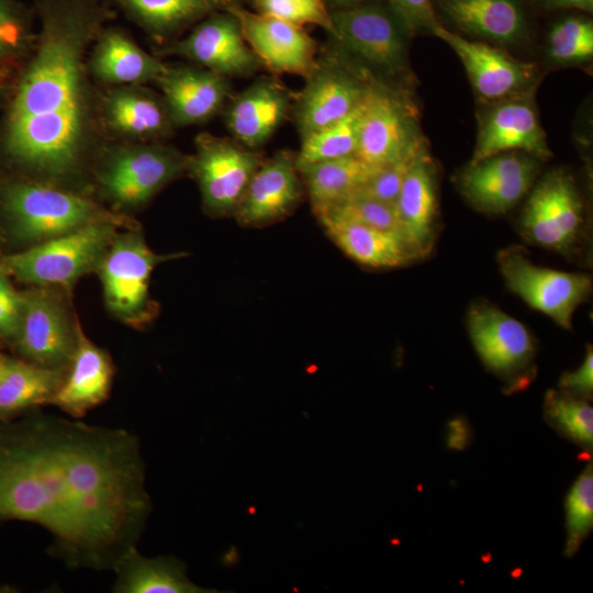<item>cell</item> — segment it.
Returning <instances> with one entry per match:
<instances>
[{"instance_id":"cell-1","label":"cell","mask_w":593,"mask_h":593,"mask_svg":"<svg viewBox=\"0 0 593 593\" xmlns=\"http://www.w3.org/2000/svg\"><path fill=\"white\" fill-rule=\"evenodd\" d=\"M137 436L33 409L0 422V525L52 536L68 569L113 570L142 536L153 505Z\"/></svg>"},{"instance_id":"cell-2","label":"cell","mask_w":593,"mask_h":593,"mask_svg":"<svg viewBox=\"0 0 593 593\" xmlns=\"http://www.w3.org/2000/svg\"><path fill=\"white\" fill-rule=\"evenodd\" d=\"M41 30L7 109L1 146L38 181L83 169L96 135L86 54L113 11L101 0H35Z\"/></svg>"},{"instance_id":"cell-3","label":"cell","mask_w":593,"mask_h":593,"mask_svg":"<svg viewBox=\"0 0 593 593\" xmlns=\"http://www.w3.org/2000/svg\"><path fill=\"white\" fill-rule=\"evenodd\" d=\"M1 209L12 235L31 245L98 222L136 226L126 215L80 193L38 180L7 184L1 191Z\"/></svg>"},{"instance_id":"cell-4","label":"cell","mask_w":593,"mask_h":593,"mask_svg":"<svg viewBox=\"0 0 593 593\" xmlns=\"http://www.w3.org/2000/svg\"><path fill=\"white\" fill-rule=\"evenodd\" d=\"M332 43L377 78L401 88L410 78L403 19L389 5L362 2L331 11Z\"/></svg>"},{"instance_id":"cell-5","label":"cell","mask_w":593,"mask_h":593,"mask_svg":"<svg viewBox=\"0 0 593 593\" xmlns=\"http://www.w3.org/2000/svg\"><path fill=\"white\" fill-rule=\"evenodd\" d=\"M120 227L111 222L89 224L4 256L0 267L22 283L66 292L97 269Z\"/></svg>"},{"instance_id":"cell-6","label":"cell","mask_w":593,"mask_h":593,"mask_svg":"<svg viewBox=\"0 0 593 593\" xmlns=\"http://www.w3.org/2000/svg\"><path fill=\"white\" fill-rule=\"evenodd\" d=\"M190 155L163 144L113 146L102 155L96 178L114 210H136L188 172Z\"/></svg>"},{"instance_id":"cell-7","label":"cell","mask_w":593,"mask_h":593,"mask_svg":"<svg viewBox=\"0 0 593 593\" xmlns=\"http://www.w3.org/2000/svg\"><path fill=\"white\" fill-rule=\"evenodd\" d=\"M427 150L412 103L402 88L368 70L360 102L356 156L379 169Z\"/></svg>"},{"instance_id":"cell-8","label":"cell","mask_w":593,"mask_h":593,"mask_svg":"<svg viewBox=\"0 0 593 593\" xmlns=\"http://www.w3.org/2000/svg\"><path fill=\"white\" fill-rule=\"evenodd\" d=\"M178 257L181 254H156L136 227L118 231L96 269L109 312L128 326L144 327L157 307L149 293L150 276L157 265Z\"/></svg>"},{"instance_id":"cell-9","label":"cell","mask_w":593,"mask_h":593,"mask_svg":"<svg viewBox=\"0 0 593 593\" xmlns=\"http://www.w3.org/2000/svg\"><path fill=\"white\" fill-rule=\"evenodd\" d=\"M294 92L291 119L299 136L309 134L350 114L368 86V70L333 43L318 53L313 71Z\"/></svg>"},{"instance_id":"cell-10","label":"cell","mask_w":593,"mask_h":593,"mask_svg":"<svg viewBox=\"0 0 593 593\" xmlns=\"http://www.w3.org/2000/svg\"><path fill=\"white\" fill-rule=\"evenodd\" d=\"M467 329L480 360L503 383L506 394L527 389L537 373V349L522 322L478 299L468 309Z\"/></svg>"},{"instance_id":"cell-11","label":"cell","mask_w":593,"mask_h":593,"mask_svg":"<svg viewBox=\"0 0 593 593\" xmlns=\"http://www.w3.org/2000/svg\"><path fill=\"white\" fill-rule=\"evenodd\" d=\"M519 226L529 243L575 257L585 244L588 225L584 202L571 175L563 170L547 174L532 190Z\"/></svg>"},{"instance_id":"cell-12","label":"cell","mask_w":593,"mask_h":593,"mask_svg":"<svg viewBox=\"0 0 593 593\" xmlns=\"http://www.w3.org/2000/svg\"><path fill=\"white\" fill-rule=\"evenodd\" d=\"M64 292L37 286L21 292L20 316L11 343L21 359L45 368H68L80 325L75 323Z\"/></svg>"},{"instance_id":"cell-13","label":"cell","mask_w":593,"mask_h":593,"mask_svg":"<svg viewBox=\"0 0 593 593\" xmlns=\"http://www.w3.org/2000/svg\"><path fill=\"white\" fill-rule=\"evenodd\" d=\"M264 159L232 137L198 134L188 172L198 183L204 210L215 216L234 214Z\"/></svg>"},{"instance_id":"cell-14","label":"cell","mask_w":593,"mask_h":593,"mask_svg":"<svg viewBox=\"0 0 593 593\" xmlns=\"http://www.w3.org/2000/svg\"><path fill=\"white\" fill-rule=\"evenodd\" d=\"M497 264L507 288L530 307L546 314L564 329H572L577 307L592 292V277L540 267L517 245L499 251Z\"/></svg>"},{"instance_id":"cell-15","label":"cell","mask_w":593,"mask_h":593,"mask_svg":"<svg viewBox=\"0 0 593 593\" xmlns=\"http://www.w3.org/2000/svg\"><path fill=\"white\" fill-rule=\"evenodd\" d=\"M224 11L238 21L242 34L261 65L273 76L306 78L315 68L318 48L304 27L259 14L235 0Z\"/></svg>"},{"instance_id":"cell-16","label":"cell","mask_w":593,"mask_h":593,"mask_svg":"<svg viewBox=\"0 0 593 593\" xmlns=\"http://www.w3.org/2000/svg\"><path fill=\"white\" fill-rule=\"evenodd\" d=\"M159 55L183 57L227 78L249 77L261 69L237 19L227 11L208 15L186 37L164 47Z\"/></svg>"},{"instance_id":"cell-17","label":"cell","mask_w":593,"mask_h":593,"mask_svg":"<svg viewBox=\"0 0 593 593\" xmlns=\"http://www.w3.org/2000/svg\"><path fill=\"white\" fill-rule=\"evenodd\" d=\"M538 159L524 152H505L469 166L459 178L465 198L486 214H503L532 189Z\"/></svg>"},{"instance_id":"cell-18","label":"cell","mask_w":593,"mask_h":593,"mask_svg":"<svg viewBox=\"0 0 593 593\" xmlns=\"http://www.w3.org/2000/svg\"><path fill=\"white\" fill-rule=\"evenodd\" d=\"M514 150L527 153L538 160H546L552 155L527 92L497 100L484 112L470 164Z\"/></svg>"},{"instance_id":"cell-19","label":"cell","mask_w":593,"mask_h":593,"mask_svg":"<svg viewBox=\"0 0 593 593\" xmlns=\"http://www.w3.org/2000/svg\"><path fill=\"white\" fill-rule=\"evenodd\" d=\"M294 92L278 76L257 78L223 108L231 137L250 149L264 146L290 116Z\"/></svg>"},{"instance_id":"cell-20","label":"cell","mask_w":593,"mask_h":593,"mask_svg":"<svg viewBox=\"0 0 593 593\" xmlns=\"http://www.w3.org/2000/svg\"><path fill=\"white\" fill-rule=\"evenodd\" d=\"M432 34L448 44L462 61L471 85L482 98L497 101L526 93L536 66L521 61L489 44L473 42L438 24Z\"/></svg>"},{"instance_id":"cell-21","label":"cell","mask_w":593,"mask_h":593,"mask_svg":"<svg viewBox=\"0 0 593 593\" xmlns=\"http://www.w3.org/2000/svg\"><path fill=\"white\" fill-rule=\"evenodd\" d=\"M303 193L295 154L279 150L258 167L233 215L245 226L269 224L293 211Z\"/></svg>"},{"instance_id":"cell-22","label":"cell","mask_w":593,"mask_h":593,"mask_svg":"<svg viewBox=\"0 0 593 593\" xmlns=\"http://www.w3.org/2000/svg\"><path fill=\"white\" fill-rule=\"evenodd\" d=\"M156 83L175 127L208 122L232 94L230 78L197 65H167Z\"/></svg>"},{"instance_id":"cell-23","label":"cell","mask_w":593,"mask_h":593,"mask_svg":"<svg viewBox=\"0 0 593 593\" xmlns=\"http://www.w3.org/2000/svg\"><path fill=\"white\" fill-rule=\"evenodd\" d=\"M113 377L114 366L110 355L91 342L80 326L65 379L49 404L80 419L108 400Z\"/></svg>"},{"instance_id":"cell-24","label":"cell","mask_w":593,"mask_h":593,"mask_svg":"<svg viewBox=\"0 0 593 593\" xmlns=\"http://www.w3.org/2000/svg\"><path fill=\"white\" fill-rule=\"evenodd\" d=\"M399 236L414 260L433 249L436 237L437 193L428 152L410 168L395 202Z\"/></svg>"},{"instance_id":"cell-25","label":"cell","mask_w":593,"mask_h":593,"mask_svg":"<svg viewBox=\"0 0 593 593\" xmlns=\"http://www.w3.org/2000/svg\"><path fill=\"white\" fill-rule=\"evenodd\" d=\"M94 42L89 69L103 82L116 87L156 82L167 67L119 29L103 27Z\"/></svg>"},{"instance_id":"cell-26","label":"cell","mask_w":593,"mask_h":593,"mask_svg":"<svg viewBox=\"0 0 593 593\" xmlns=\"http://www.w3.org/2000/svg\"><path fill=\"white\" fill-rule=\"evenodd\" d=\"M107 125L120 135L150 139L175 128L161 96L141 86H118L102 102Z\"/></svg>"},{"instance_id":"cell-27","label":"cell","mask_w":593,"mask_h":593,"mask_svg":"<svg viewBox=\"0 0 593 593\" xmlns=\"http://www.w3.org/2000/svg\"><path fill=\"white\" fill-rule=\"evenodd\" d=\"M331 239L351 259L371 268H394L414 260L401 238L333 214L316 216Z\"/></svg>"},{"instance_id":"cell-28","label":"cell","mask_w":593,"mask_h":593,"mask_svg":"<svg viewBox=\"0 0 593 593\" xmlns=\"http://www.w3.org/2000/svg\"><path fill=\"white\" fill-rule=\"evenodd\" d=\"M114 593H210L187 577L186 564L175 556L147 558L136 546L115 563Z\"/></svg>"},{"instance_id":"cell-29","label":"cell","mask_w":593,"mask_h":593,"mask_svg":"<svg viewBox=\"0 0 593 593\" xmlns=\"http://www.w3.org/2000/svg\"><path fill=\"white\" fill-rule=\"evenodd\" d=\"M157 42L169 40L235 0H111Z\"/></svg>"},{"instance_id":"cell-30","label":"cell","mask_w":593,"mask_h":593,"mask_svg":"<svg viewBox=\"0 0 593 593\" xmlns=\"http://www.w3.org/2000/svg\"><path fill=\"white\" fill-rule=\"evenodd\" d=\"M67 368H45L21 358L8 359L0 378V422L49 404Z\"/></svg>"},{"instance_id":"cell-31","label":"cell","mask_w":593,"mask_h":593,"mask_svg":"<svg viewBox=\"0 0 593 593\" xmlns=\"http://www.w3.org/2000/svg\"><path fill=\"white\" fill-rule=\"evenodd\" d=\"M441 5L460 29L497 43L517 42L526 32L517 0H443Z\"/></svg>"},{"instance_id":"cell-32","label":"cell","mask_w":593,"mask_h":593,"mask_svg":"<svg viewBox=\"0 0 593 593\" xmlns=\"http://www.w3.org/2000/svg\"><path fill=\"white\" fill-rule=\"evenodd\" d=\"M377 168L356 155L315 163L299 169L313 212L317 214L357 192Z\"/></svg>"},{"instance_id":"cell-33","label":"cell","mask_w":593,"mask_h":593,"mask_svg":"<svg viewBox=\"0 0 593 593\" xmlns=\"http://www.w3.org/2000/svg\"><path fill=\"white\" fill-rule=\"evenodd\" d=\"M359 105L344 119L326 125L301 139L295 153L298 170L309 165L356 154Z\"/></svg>"},{"instance_id":"cell-34","label":"cell","mask_w":593,"mask_h":593,"mask_svg":"<svg viewBox=\"0 0 593 593\" xmlns=\"http://www.w3.org/2000/svg\"><path fill=\"white\" fill-rule=\"evenodd\" d=\"M546 421L561 435L586 448L593 443V410L589 400L563 391L549 390L545 394Z\"/></svg>"},{"instance_id":"cell-35","label":"cell","mask_w":593,"mask_h":593,"mask_svg":"<svg viewBox=\"0 0 593 593\" xmlns=\"http://www.w3.org/2000/svg\"><path fill=\"white\" fill-rule=\"evenodd\" d=\"M35 40L32 11L16 0H0V71L26 57Z\"/></svg>"},{"instance_id":"cell-36","label":"cell","mask_w":593,"mask_h":593,"mask_svg":"<svg viewBox=\"0 0 593 593\" xmlns=\"http://www.w3.org/2000/svg\"><path fill=\"white\" fill-rule=\"evenodd\" d=\"M593 525V471L590 463L571 486L566 499L567 541L564 553L573 556Z\"/></svg>"},{"instance_id":"cell-37","label":"cell","mask_w":593,"mask_h":593,"mask_svg":"<svg viewBox=\"0 0 593 593\" xmlns=\"http://www.w3.org/2000/svg\"><path fill=\"white\" fill-rule=\"evenodd\" d=\"M548 54L560 64L581 63L593 56V23L569 16L556 23L548 34Z\"/></svg>"},{"instance_id":"cell-38","label":"cell","mask_w":593,"mask_h":593,"mask_svg":"<svg viewBox=\"0 0 593 593\" xmlns=\"http://www.w3.org/2000/svg\"><path fill=\"white\" fill-rule=\"evenodd\" d=\"M322 214L343 216L399 236L395 204L378 200L359 191L315 215Z\"/></svg>"},{"instance_id":"cell-39","label":"cell","mask_w":593,"mask_h":593,"mask_svg":"<svg viewBox=\"0 0 593 593\" xmlns=\"http://www.w3.org/2000/svg\"><path fill=\"white\" fill-rule=\"evenodd\" d=\"M255 12L304 26L316 25L334 34L332 13L324 0H248Z\"/></svg>"},{"instance_id":"cell-40","label":"cell","mask_w":593,"mask_h":593,"mask_svg":"<svg viewBox=\"0 0 593 593\" xmlns=\"http://www.w3.org/2000/svg\"><path fill=\"white\" fill-rule=\"evenodd\" d=\"M425 152L377 169L358 191L378 200L395 204L410 168Z\"/></svg>"},{"instance_id":"cell-41","label":"cell","mask_w":593,"mask_h":593,"mask_svg":"<svg viewBox=\"0 0 593 593\" xmlns=\"http://www.w3.org/2000/svg\"><path fill=\"white\" fill-rule=\"evenodd\" d=\"M22 293L14 289L11 277L0 267V336L12 343L18 327Z\"/></svg>"},{"instance_id":"cell-42","label":"cell","mask_w":593,"mask_h":593,"mask_svg":"<svg viewBox=\"0 0 593 593\" xmlns=\"http://www.w3.org/2000/svg\"><path fill=\"white\" fill-rule=\"evenodd\" d=\"M390 7L403 19L410 31L426 30L432 33L439 24L430 0H388Z\"/></svg>"},{"instance_id":"cell-43","label":"cell","mask_w":593,"mask_h":593,"mask_svg":"<svg viewBox=\"0 0 593 593\" xmlns=\"http://www.w3.org/2000/svg\"><path fill=\"white\" fill-rule=\"evenodd\" d=\"M559 389L573 396L589 400L593 391V350L586 347L582 365L574 371L564 372L559 380Z\"/></svg>"},{"instance_id":"cell-44","label":"cell","mask_w":593,"mask_h":593,"mask_svg":"<svg viewBox=\"0 0 593 593\" xmlns=\"http://www.w3.org/2000/svg\"><path fill=\"white\" fill-rule=\"evenodd\" d=\"M448 446L454 449H463L469 440V428L466 421L456 418L448 423Z\"/></svg>"},{"instance_id":"cell-45","label":"cell","mask_w":593,"mask_h":593,"mask_svg":"<svg viewBox=\"0 0 593 593\" xmlns=\"http://www.w3.org/2000/svg\"><path fill=\"white\" fill-rule=\"evenodd\" d=\"M540 7L546 10H581L593 11V0H537Z\"/></svg>"},{"instance_id":"cell-46","label":"cell","mask_w":593,"mask_h":593,"mask_svg":"<svg viewBox=\"0 0 593 593\" xmlns=\"http://www.w3.org/2000/svg\"><path fill=\"white\" fill-rule=\"evenodd\" d=\"M329 1L334 3L336 9H339V8L353 7V5L366 2L368 0H329Z\"/></svg>"},{"instance_id":"cell-47","label":"cell","mask_w":593,"mask_h":593,"mask_svg":"<svg viewBox=\"0 0 593 593\" xmlns=\"http://www.w3.org/2000/svg\"><path fill=\"white\" fill-rule=\"evenodd\" d=\"M8 359L9 357H7L5 355H3L1 351H0V378L7 367V362H8Z\"/></svg>"},{"instance_id":"cell-48","label":"cell","mask_w":593,"mask_h":593,"mask_svg":"<svg viewBox=\"0 0 593 593\" xmlns=\"http://www.w3.org/2000/svg\"><path fill=\"white\" fill-rule=\"evenodd\" d=\"M0 93H1V86H0Z\"/></svg>"}]
</instances>
